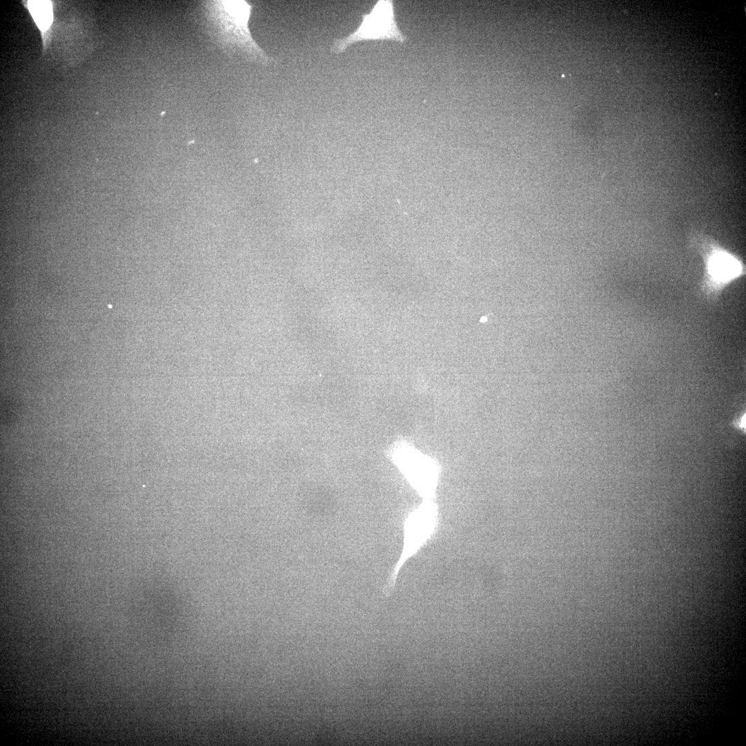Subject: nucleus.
Here are the masks:
<instances>
[{"instance_id":"f257e3e1","label":"nucleus","mask_w":746,"mask_h":746,"mask_svg":"<svg viewBox=\"0 0 746 746\" xmlns=\"http://www.w3.org/2000/svg\"><path fill=\"white\" fill-rule=\"evenodd\" d=\"M691 245L701 255L705 265L700 290L709 301L715 303L723 291L745 273L743 260L705 235L692 237Z\"/></svg>"},{"instance_id":"f03ea898","label":"nucleus","mask_w":746,"mask_h":746,"mask_svg":"<svg viewBox=\"0 0 746 746\" xmlns=\"http://www.w3.org/2000/svg\"><path fill=\"white\" fill-rule=\"evenodd\" d=\"M367 40H405L396 21L392 1H378L370 12L362 15L358 28L347 36L334 39L330 50L332 53L340 54L350 45Z\"/></svg>"},{"instance_id":"7ed1b4c3","label":"nucleus","mask_w":746,"mask_h":746,"mask_svg":"<svg viewBox=\"0 0 746 746\" xmlns=\"http://www.w3.org/2000/svg\"><path fill=\"white\" fill-rule=\"evenodd\" d=\"M36 3H35V6L32 8H33L32 15H35V21H37L39 26L41 25L42 26H46L48 21L50 19V14L48 8L46 7L47 4L44 3V2H42V3H39V2Z\"/></svg>"}]
</instances>
